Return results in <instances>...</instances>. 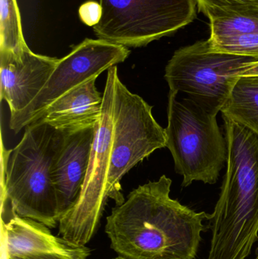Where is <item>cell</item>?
Listing matches in <instances>:
<instances>
[{"label": "cell", "instance_id": "obj_9", "mask_svg": "<svg viewBox=\"0 0 258 259\" xmlns=\"http://www.w3.org/2000/svg\"><path fill=\"white\" fill-rule=\"evenodd\" d=\"M127 47L101 39L86 38L69 54L59 59L42 91L24 110L10 115L9 127L18 134L39 119L45 109L64 94L105 71L124 62L130 56Z\"/></svg>", "mask_w": 258, "mask_h": 259}, {"label": "cell", "instance_id": "obj_4", "mask_svg": "<svg viewBox=\"0 0 258 259\" xmlns=\"http://www.w3.org/2000/svg\"><path fill=\"white\" fill-rule=\"evenodd\" d=\"M177 94L170 91L165 132L176 172L183 177L182 187L194 181L216 184L227 157V141L217 115L189 98L177 100Z\"/></svg>", "mask_w": 258, "mask_h": 259}, {"label": "cell", "instance_id": "obj_17", "mask_svg": "<svg viewBox=\"0 0 258 259\" xmlns=\"http://www.w3.org/2000/svg\"><path fill=\"white\" fill-rule=\"evenodd\" d=\"M212 49L221 53L254 58L258 60V33L209 38Z\"/></svg>", "mask_w": 258, "mask_h": 259}, {"label": "cell", "instance_id": "obj_14", "mask_svg": "<svg viewBox=\"0 0 258 259\" xmlns=\"http://www.w3.org/2000/svg\"><path fill=\"white\" fill-rule=\"evenodd\" d=\"M221 112L258 137V75L240 76Z\"/></svg>", "mask_w": 258, "mask_h": 259}, {"label": "cell", "instance_id": "obj_19", "mask_svg": "<svg viewBox=\"0 0 258 259\" xmlns=\"http://www.w3.org/2000/svg\"><path fill=\"white\" fill-rule=\"evenodd\" d=\"M101 7L99 3L94 1L83 3L79 9V16L81 21L89 27L96 25L101 18Z\"/></svg>", "mask_w": 258, "mask_h": 259}, {"label": "cell", "instance_id": "obj_22", "mask_svg": "<svg viewBox=\"0 0 258 259\" xmlns=\"http://www.w3.org/2000/svg\"><path fill=\"white\" fill-rule=\"evenodd\" d=\"M254 259H258V246L255 250V257H254Z\"/></svg>", "mask_w": 258, "mask_h": 259}, {"label": "cell", "instance_id": "obj_11", "mask_svg": "<svg viewBox=\"0 0 258 259\" xmlns=\"http://www.w3.org/2000/svg\"><path fill=\"white\" fill-rule=\"evenodd\" d=\"M1 237L9 257L22 259H87L91 251L51 234L49 228L31 219L12 216L2 221Z\"/></svg>", "mask_w": 258, "mask_h": 259}, {"label": "cell", "instance_id": "obj_20", "mask_svg": "<svg viewBox=\"0 0 258 259\" xmlns=\"http://www.w3.org/2000/svg\"><path fill=\"white\" fill-rule=\"evenodd\" d=\"M251 75H258V61L245 65L240 74V76Z\"/></svg>", "mask_w": 258, "mask_h": 259}, {"label": "cell", "instance_id": "obj_2", "mask_svg": "<svg viewBox=\"0 0 258 259\" xmlns=\"http://www.w3.org/2000/svg\"><path fill=\"white\" fill-rule=\"evenodd\" d=\"M227 170L219 199L209 214L207 259H245L258 240V137L223 116Z\"/></svg>", "mask_w": 258, "mask_h": 259}, {"label": "cell", "instance_id": "obj_12", "mask_svg": "<svg viewBox=\"0 0 258 259\" xmlns=\"http://www.w3.org/2000/svg\"><path fill=\"white\" fill-rule=\"evenodd\" d=\"M95 127L66 133L51 170L61 218L81 193L95 138Z\"/></svg>", "mask_w": 258, "mask_h": 259}, {"label": "cell", "instance_id": "obj_15", "mask_svg": "<svg viewBox=\"0 0 258 259\" xmlns=\"http://www.w3.org/2000/svg\"><path fill=\"white\" fill-rule=\"evenodd\" d=\"M204 15L210 20V38L258 33V6L209 11Z\"/></svg>", "mask_w": 258, "mask_h": 259}, {"label": "cell", "instance_id": "obj_1", "mask_svg": "<svg viewBox=\"0 0 258 259\" xmlns=\"http://www.w3.org/2000/svg\"><path fill=\"white\" fill-rule=\"evenodd\" d=\"M172 181L162 175L130 192L106 219L111 247L124 259H195L209 214L170 196Z\"/></svg>", "mask_w": 258, "mask_h": 259}, {"label": "cell", "instance_id": "obj_3", "mask_svg": "<svg viewBox=\"0 0 258 259\" xmlns=\"http://www.w3.org/2000/svg\"><path fill=\"white\" fill-rule=\"evenodd\" d=\"M65 134L39 121L25 127L20 143L5 155L2 205L9 203L14 214L48 228L59 225L51 170Z\"/></svg>", "mask_w": 258, "mask_h": 259}, {"label": "cell", "instance_id": "obj_6", "mask_svg": "<svg viewBox=\"0 0 258 259\" xmlns=\"http://www.w3.org/2000/svg\"><path fill=\"white\" fill-rule=\"evenodd\" d=\"M98 39L124 47H145L171 36L194 21L197 0H99Z\"/></svg>", "mask_w": 258, "mask_h": 259}, {"label": "cell", "instance_id": "obj_7", "mask_svg": "<svg viewBox=\"0 0 258 259\" xmlns=\"http://www.w3.org/2000/svg\"><path fill=\"white\" fill-rule=\"evenodd\" d=\"M117 66L108 71L103 92L101 118L95 126V138L81 193L77 202L59 220V234L71 243L86 246L99 225L107 200L108 180L113 142L115 82Z\"/></svg>", "mask_w": 258, "mask_h": 259}, {"label": "cell", "instance_id": "obj_8", "mask_svg": "<svg viewBox=\"0 0 258 259\" xmlns=\"http://www.w3.org/2000/svg\"><path fill=\"white\" fill-rule=\"evenodd\" d=\"M166 142L165 129L154 119L152 106L130 92L117 76L109 199L116 205L122 204L125 201L121 184L123 177L154 151L166 147Z\"/></svg>", "mask_w": 258, "mask_h": 259}, {"label": "cell", "instance_id": "obj_16", "mask_svg": "<svg viewBox=\"0 0 258 259\" xmlns=\"http://www.w3.org/2000/svg\"><path fill=\"white\" fill-rule=\"evenodd\" d=\"M0 51L21 53L27 45L17 0H0Z\"/></svg>", "mask_w": 258, "mask_h": 259}, {"label": "cell", "instance_id": "obj_18", "mask_svg": "<svg viewBox=\"0 0 258 259\" xmlns=\"http://www.w3.org/2000/svg\"><path fill=\"white\" fill-rule=\"evenodd\" d=\"M197 2L198 10L204 14L212 10H225L258 6V0H197Z\"/></svg>", "mask_w": 258, "mask_h": 259}, {"label": "cell", "instance_id": "obj_5", "mask_svg": "<svg viewBox=\"0 0 258 259\" xmlns=\"http://www.w3.org/2000/svg\"><path fill=\"white\" fill-rule=\"evenodd\" d=\"M257 59L215 51L209 39L179 49L165 68L170 91L188 98L212 115L223 109L244 67Z\"/></svg>", "mask_w": 258, "mask_h": 259}, {"label": "cell", "instance_id": "obj_23", "mask_svg": "<svg viewBox=\"0 0 258 259\" xmlns=\"http://www.w3.org/2000/svg\"><path fill=\"white\" fill-rule=\"evenodd\" d=\"M9 259H22V258H15V257H9Z\"/></svg>", "mask_w": 258, "mask_h": 259}, {"label": "cell", "instance_id": "obj_13", "mask_svg": "<svg viewBox=\"0 0 258 259\" xmlns=\"http://www.w3.org/2000/svg\"><path fill=\"white\" fill-rule=\"evenodd\" d=\"M96 80L97 77L88 80L64 94L37 121L65 133L95 127L101 118L103 106V94L97 90Z\"/></svg>", "mask_w": 258, "mask_h": 259}, {"label": "cell", "instance_id": "obj_10", "mask_svg": "<svg viewBox=\"0 0 258 259\" xmlns=\"http://www.w3.org/2000/svg\"><path fill=\"white\" fill-rule=\"evenodd\" d=\"M59 59L36 54L29 47L21 53L0 51L1 100L10 115L27 107L48 81Z\"/></svg>", "mask_w": 258, "mask_h": 259}, {"label": "cell", "instance_id": "obj_24", "mask_svg": "<svg viewBox=\"0 0 258 259\" xmlns=\"http://www.w3.org/2000/svg\"><path fill=\"white\" fill-rule=\"evenodd\" d=\"M112 259H124V258H121V257H120V256H118V257H116V258H114Z\"/></svg>", "mask_w": 258, "mask_h": 259}, {"label": "cell", "instance_id": "obj_21", "mask_svg": "<svg viewBox=\"0 0 258 259\" xmlns=\"http://www.w3.org/2000/svg\"><path fill=\"white\" fill-rule=\"evenodd\" d=\"M1 259H9V253H8L7 247H6V242L3 237H1Z\"/></svg>", "mask_w": 258, "mask_h": 259}]
</instances>
